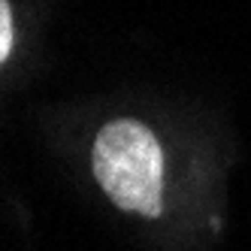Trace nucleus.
Returning a JSON list of instances; mask_svg holds the SVG:
<instances>
[{"mask_svg": "<svg viewBox=\"0 0 251 251\" xmlns=\"http://www.w3.org/2000/svg\"><path fill=\"white\" fill-rule=\"evenodd\" d=\"M73 185L121 251H215L224 206L200 160L130 106L76 130Z\"/></svg>", "mask_w": 251, "mask_h": 251, "instance_id": "nucleus-1", "label": "nucleus"}, {"mask_svg": "<svg viewBox=\"0 0 251 251\" xmlns=\"http://www.w3.org/2000/svg\"><path fill=\"white\" fill-rule=\"evenodd\" d=\"M25 37V15L19 12L15 0H0V79L19 61Z\"/></svg>", "mask_w": 251, "mask_h": 251, "instance_id": "nucleus-2", "label": "nucleus"}]
</instances>
